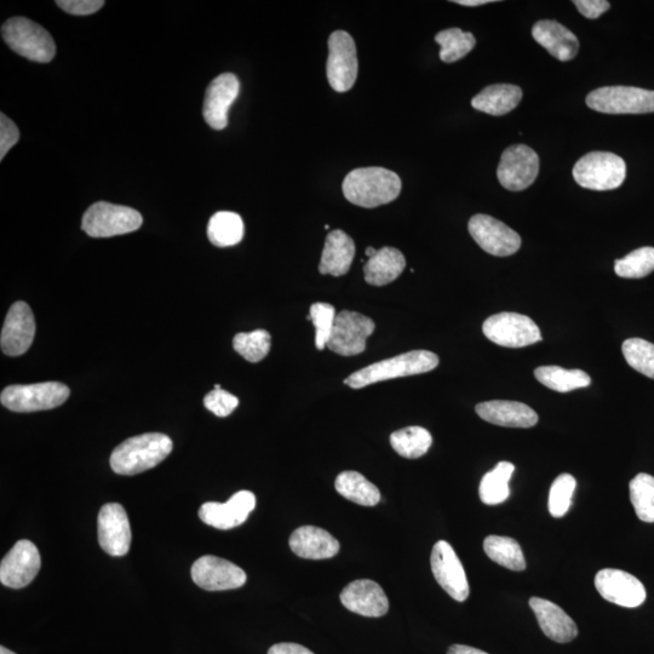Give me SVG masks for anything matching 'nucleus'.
I'll use <instances>...</instances> for the list:
<instances>
[{
	"instance_id": "obj_1",
	"label": "nucleus",
	"mask_w": 654,
	"mask_h": 654,
	"mask_svg": "<svg viewBox=\"0 0 654 654\" xmlns=\"http://www.w3.org/2000/svg\"><path fill=\"white\" fill-rule=\"evenodd\" d=\"M344 197L365 209L394 202L401 192V180L395 172L384 168L355 169L343 181Z\"/></svg>"
},
{
	"instance_id": "obj_2",
	"label": "nucleus",
	"mask_w": 654,
	"mask_h": 654,
	"mask_svg": "<svg viewBox=\"0 0 654 654\" xmlns=\"http://www.w3.org/2000/svg\"><path fill=\"white\" fill-rule=\"evenodd\" d=\"M172 451V440L162 433H147L125 440L111 456V468L119 475H136L157 467Z\"/></svg>"
},
{
	"instance_id": "obj_3",
	"label": "nucleus",
	"mask_w": 654,
	"mask_h": 654,
	"mask_svg": "<svg viewBox=\"0 0 654 654\" xmlns=\"http://www.w3.org/2000/svg\"><path fill=\"white\" fill-rule=\"evenodd\" d=\"M438 365V355L428 351H412L364 367L354 372L344 383L353 389H360L394 378L426 374Z\"/></svg>"
},
{
	"instance_id": "obj_4",
	"label": "nucleus",
	"mask_w": 654,
	"mask_h": 654,
	"mask_svg": "<svg viewBox=\"0 0 654 654\" xmlns=\"http://www.w3.org/2000/svg\"><path fill=\"white\" fill-rule=\"evenodd\" d=\"M2 36L10 49L28 60L48 63L56 55V45L51 34L25 17H13L5 22Z\"/></svg>"
},
{
	"instance_id": "obj_5",
	"label": "nucleus",
	"mask_w": 654,
	"mask_h": 654,
	"mask_svg": "<svg viewBox=\"0 0 654 654\" xmlns=\"http://www.w3.org/2000/svg\"><path fill=\"white\" fill-rule=\"evenodd\" d=\"M572 174L579 186L590 191H613L623 185L627 165L617 154L590 152L578 160Z\"/></svg>"
},
{
	"instance_id": "obj_6",
	"label": "nucleus",
	"mask_w": 654,
	"mask_h": 654,
	"mask_svg": "<svg viewBox=\"0 0 654 654\" xmlns=\"http://www.w3.org/2000/svg\"><path fill=\"white\" fill-rule=\"evenodd\" d=\"M70 394V388L59 382L15 384L3 390L0 401L10 411L36 412L65 404Z\"/></svg>"
},
{
	"instance_id": "obj_7",
	"label": "nucleus",
	"mask_w": 654,
	"mask_h": 654,
	"mask_svg": "<svg viewBox=\"0 0 654 654\" xmlns=\"http://www.w3.org/2000/svg\"><path fill=\"white\" fill-rule=\"evenodd\" d=\"M143 218L139 211L128 206L99 202L86 210L82 228L93 238H111L137 231Z\"/></svg>"
},
{
	"instance_id": "obj_8",
	"label": "nucleus",
	"mask_w": 654,
	"mask_h": 654,
	"mask_svg": "<svg viewBox=\"0 0 654 654\" xmlns=\"http://www.w3.org/2000/svg\"><path fill=\"white\" fill-rule=\"evenodd\" d=\"M587 105L604 114L653 113L654 91L634 86H604L587 96Z\"/></svg>"
},
{
	"instance_id": "obj_9",
	"label": "nucleus",
	"mask_w": 654,
	"mask_h": 654,
	"mask_svg": "<svg viewBox=\"0 0 654 654\" xmlns=\"http://www.w3.org/2000/svg\"><path fill=\"white\" fill-rule=\"evenodd\" d=\"M484 335L493 343L507 348H524L542 341L539 327L531 318L518 313L492 315L483 325Z\"/></svg>"
},
{
	"instance_id": "obj_10",
	"label": "nucleus",
	"mask_w": 654,
	"mask_h": 654,
	"mask_svg": "<svg viewBox=\"0 0 654 654\" xmlns=\"http://www.w3.org/2000/svg\"><path fill=\"white\" fill-rule=\"evenodd\" d=\"M359 63L357 47L351 34L336 31L329 38L326 73L336 93H347L357 82Z\"/></svg>"
},
{
	"instance_id": "obj_11",
	"label": "nucleus",
	"mask_w": 654,
	"mask_h": 654,
	"mask_svg": "<svg viewBox=\"0 0 654 654\" xmlns=\"http://www.w3.org/2000/svg\"><path fill=\"white\" fill-rule=\"evenodd\" d=\"M376 329L375 321L365 315L342 311L337 314L334 330L327 348L342 357H353L365 352L366 341Z\"/></svg>"
},
{
	"instance_id": "obj_12",
	"label": "nucleus",
	"mask_w": 654,
	"mask_h": 654,
	"mask_svg": "<svg viewBox=\"0 0 654 654\" xmlns=\"http://www.w3.org/2000/svg\"><path fill=\"white\" fill-rule=\"evenodd\" d=\"M538 172V154L525 145H514L503 152L497 177L508 191L521 192L535 183Z\"/></svg>"
},
{
	"instance_id": "obj_13",
	"label": "nucleus",
	"mask_w": 654,
	"mask_h": 654,
	"mask_svg": "<svg viewBox=\"0 0 654 654\" xmlns=\"http://www.w3.org/2000/svg\"><path fill=\"white\" fill-rule=\"evenodd\" d=\"M468 229L476 244L487 254L507 257L520 249V235L495 217L475 215L470 218Z\"/></svg>"
},
{
	"instance_id": "obj_14",
	"label": "nucleus",
	"mask_w": 654,
	"mask_h": 654,
	"mask_svg": "<svg viewBox=\"0 0 654 654\" xmlns=\"http://www.w3.org/2000/svg\"><path fill=\"white\" fill-rule=\"evenodd\" d=\"M430 565L436 582L453 600L468 599L470 588L466 571L450 543L439 541L434 545Z\"/></svg>"
},
{
	"instance_id": "obj_15",
	"label": "nucleus",
	"mask_w": 654,
	"mask_h": 654,
	"mask_svg": "<svg viewBox=\"0 0 654 654\" xmlns=\"http://www.w3.org/2000/svg\"><path fill=\"white\" fill-rule=\"evenodd\" d=\"M191 575L198 587L209 592L242 588L248 581V576L239 566L212 555L202 556L195 561Z\"/></svg>"
},
{
	"instance_id": "obj_16",
	"label": "nucleus",
	"mask_w": 654,
	"mask_h": 654,
	"mask_svg": "<svg viewBox=\"0 0 654 654\" xmlns=\"http://www.w3.org/2000/svg\"><path fill=\"white\" fill-rule=\"evenodd\" d=\"M42 566L39 550L31 541L17 542L0 565V582L5 587L21 589L27 587Z\"/></svg>"
},
{
	"instance_id": "obj_17",
	"label": "nucleus",
	"mask_w": 654,
	"mask_h": 654,
	"mask_svg": "<svg viewBox=\"0 0 654 654\" xmlns=\"http://www.w3.org/2000/svg\"><path fill=\"white\" fill-rule=\"evenodd\" d=\"M595 588L606 601L622 607H639L646 600L644 584L622 570L599 571L595 576Z\"/></svg>"
},
{
	"instance_id": "obj_18",
	"label": "nucleus",
	"mask_w": 654,
	"mask_h": 654,
	"mask_svg": "<svg viewBox=\"0 0 654 654\" xmlns=\"http://www.w3.org/2000/svg\"><path fill=\"white\" fill-rule=\"evenodd\" d=\"M99 543L105 552L112 556H124L131 547L130 521L126 510L119 503H107L103 506L97 519Z\"/></svg>"
},
{
	"instance_id": "obj_19",
	"label": "nucleus",
	"mask_w": 654,
	"mask_h": 654,
	"mask_svg": "<svg viewBox=\"0 0 654 654\" xmlns=\"http://www.w3.org/2000/svg\"><path fill=\"white\" fill-rule=\"evenodd\" d=\"M256 507V496L251 491H239L226 503L206 502L199 509V518L217 530H232L243 525Z\"/></svg>"
},
{
	"instance_id": "obj_20",
	"label": "nucleus",
	"mask_w": 654,
	"mask_h": 654,
	"mask_svg": "<svg viewBox=\"0 0 654 654\" xmlns=\"http://www.w3.org/2000/svg\"><path fill=\"white\" fill-rule=\"evenodd\" d=\"M36 335V321L32 309L25 302L11 306L0 337V346L9 357H20L32 346Z\"/></svg>"
},
{
	"instance_id": "obj_21",
	"label": "nucleus",
	"mask_w": 654,
	"mask_h": 654,
	"mask_svg": "<svg viewBox=\"0 0 654 654\" xmlns=\"http://www.w3.org/2000/svg\"><path fill=\"white\" fill-rule=\"evenodd\" d=\"M240 83L233 73H223L206 89L203 114L206 124L214 130H223L228 125L229 108L238 99Z\"/></svg>"
},
{
	"instance_id": "obj_22",
	"label": "nucleus",
	"mask_w": 654,
	"mask_h": 654,
	"mask_svg": "<svg viewBox=\"0 0 654 654\" xmlns=\"http://www.w3.org/2000/svg\"><path fill=\"white\" fill-rule=\"evenodd\" d=\"M341 602L357 615L378 618L387 615L389 601L381 585L370 579H358L342 590Z\"/></svg>"
},
{
	"instance_id": "obj_23",
	"label": "nucleus",
	"mask_w": 654,
	"mask_h": 654,
	"mask_svg": "<svg viewBox=\"0 0 654 654\" xmlns=\"http://www.w3.org/2000/svg\"><path fill=\"white\" fill-rule=\"evenodd\" d=\"M476 413L484 421L495 426L508 428H532L538 422L535 411L518 401L493 400L480 403L475 407Z\"/></svg>"
},
{
	"instance_id": "obj_24",
	"label": "nucleus",
	"mask_w": 654,
	"mask_h": 654,
	"mask_svg": "<svg viewBox=\"0 0 654 654\" xmlns=\"http://www.w3.org/2000/svg\"><path fill=\"white\" fill-rule=\"evenodd\" d=\"M530 606L539 627L550 640L566 644L577 638V624L560 606L541 598H531Z\"/></svg>"
},
{
	"instance_id": "obj_25",
	"label": "nucleus",
	"mask_w": 654,
	"mask_h": 654,
	"mask_svg": "<svg viewBox=\"0 0 654 654\" xmlns=\"http://www.w3.org/2000/svg\"><path fill=\"white\" fill-rule=\"evenodd\" d=\"M290 548L300 558L325 560L340 552V543L329 532L317 526H302L292 533Z\"/></svg>"
},
{
	"instance_id": "obj_26",
	"label": "nucleus",
	"mask_w": 654,
	"mask_h": 654,
	"mask_svg": "<svg viewBox=\"0 0 654 654\" xmlns=\"http://www.w3.org/2000/svg\"><path fill=\"white\" fill-rule=\"evenodd\" d=\"M532 37L559 61H571L578 54V38L569 28L559 24V22L552 20L537 22L532 28Z\"/></svg>"
},
{
	"instance_id": "obj_27",
	"label": "nucleus",
	"mask_w": 654,
	"mask_h": 654,
	"mask_svg": "<svg viewBox=\"0 0 654 654\" xmlns=\"http://www.w3.org/2000/svg\"><path fill=\"white\" fill-rule=\"evenodd\" d=\"M355 256V244L347 233L336 229L327 235L319 265L321 274L342 277L351 269Z\"/></svg>"
},
{
	"instance_id": "obj_28",
	"label": "nucleus",
	"mask_w": 654,
	"mask_h": 654,
	"mask_svg": "<svg viewBox=\"0 0 654 654\" xmlns=\"http://www.w3.org/2000/svg\"><path fill=\"white\" fill-rule=\"evenodd\" d=\"M522 96L524 94L518 85L495 84L481 90L472 100V106L476 111L499 117L518 107Z\"/></svg>"
},
{
	"instance_id": "obj_29",
	"label": "nucleus",
	"mask_w": 654,
	"mask_h": 654,
	"mask_svg": "<svg viewBox=\"0 0 654 654\" xmlns=\"http://www.w3.org/2000/svg\"><path fill=\"white\" fill-rule=\"evenodd\" d=\"M406 267L405 256L395 248H382L365 263L367 284L384 286L397 280Z\"/></svg>"
},
{
	"instance_id": "obj_30",
	"label": "nucleus",
	"mask_w": 654,
	"mask_h": 654,
	"mask_svg": "<svg viewBox=\"0 0 654 654\" xmlns=\"http://www.w3.org/2000/svg\"><path fill=\"white\" fill-rule=\"evenodd\" d=\"M336 491L359 506L374 507L381 501V492L358 472H343L335 481Z\"/></svg>"
},
{
	"instance_id": "obj_31",
	"label": "nucleus",
	"mask_w": 654,
	"mask_h": 654,
	"mask_svg": "<svg viewBox=\"0 0 654 654\" xmlns=\"http://www.w3.org/2000/svg\"><path fill=\"white\" fill-rule=\"evenodd\" d=\"M208 237L217 248H231L242 242L244 222L235 212L220 211L210 218Z\"/></svg>"
},
{
	"instance_id": "obj_32",
	"label": "nucleus",
	"mask_w": 654,
	"mask_h": 654,
	"mask_svg": "<svg viewBox=\"0 0 654 654\" xmlns=\"http://www.w3.org/2000/svg\"><path fill=\"white\" fill-rule=\"evenodd\" d=\"M535 376L543 386L558 393L587 388L592 378L582 370H566L560 366H542L535 370Z\"/></svg>"
},
{
	"instance_id": "obj_33",
	"label": "nucleus",
	"mask_w": 654,
	"mask_h": 654,
	"mask_svg": "<svg viewBox=\"0 0 654 654\" xmlns=\"http://www.w3.org/2000/svg\"><path fill=\"white\" fill-rule=\"evenodd\" d=\"M515 467L510 462H499L495 469L485 474L479 487L481 501L487 506H496L506 502L510 496L509 481L512 479Z\"/></svg>"
},
{
	"instance_id": "obj_34",
	"label": "nucleus",
	"mask_w": 654,
	"mask_h": 654,
	"mask_svg": "<svg viewBox=\"0 0 654 654\" xmlns=\"http://www.w3.org/2000/svg\"><path fill=\"white\" fill-rule=\"evenodd\" d=\"M484 550L492 561L510 571L520 572L526 569L524 553L520 544L513 538L489 536L484 541Z\"/></svg>"
},
{
	"instance_id": "obj_35",
	"label": "nucleus",
	"mask_w": 654,
	"mask_h": 654,
	"mask_svg": "<svg viewBox=\"0 0 654 654\" xmlns=\"http://www.w3.org/2000/svg\"><path fill=\"white\" fill-rule=\"evenodd\" d=\"M432 444V435L422 427H407L390 435V445L395 452L409 460L426 455Z\"/></svg>"
},
{
	"instance_id": "obj_36",
	"label": "nucleus",
	"mask_w": 654,
	"mask_h": 654,
	"mask_svg": "<svg viewBox=\"0 0 654 654\" xmlns=\"http://www.w3.org/2000/svg\"><path fill=\"white\" fill-rule=\"evenodd\" d=\"M440 45V60L445 63L460 61L475 48L476 39L472 33L463 32L461 28H450L435 36Z\"/></svg>"
},
{
	"instance_id": "obj_37",
	"label": "nucleus",
	"mask_w": 654,
	"mask_h": 654,
	"mask_svg": "<svg viewBox=\"0 0 654 654\" xmlns=\"http://www.w3.org/2000/svg\"><path fill=\"white\" fill-rule=\"evenodd\" d=\"M630 501L641 521L654 522V476L640 473L629 484Z\"/></svg>"
},
{
	"instance_id": "obj_38",
	"label": "nucleus",
	"mask_w": 654,
	"mask_h": 654,
	"mask_svg": "<svg viewBox=\"0 0 654 654\" xmlns=\"http://www.w3.org/2000/svg\"><path fill=\"white\" fill-rule=\"evenodd\" d=\"M235 352L250 363H260L271 351V335L266 330L242 332L233 340Z\"/></svg>"
},
{
	"instance_id": "obj_39",
	"label": "nucleus",
	"mask_w": 654,
	"mask_h": 654,
	"mask_svg": "<svg viewBox=\"0 0 654 654\" xmlns=\"http://www.w3.org/2000/svg\"><path fill=\"white\" fill-rule=\"evenodd\" d=\"M654 271V248L645 246L615 262V272L625 279H641Z\"/></svg>"
},
{
	"instance_id": "obj_40",
	"label": "nucleus",
	"mask_w": 654,
	"mask_h": 654,
	"mask_svg": "<svg viewBox=\"0 0 654 654\" xmlns=\"http://www.w3.org/2000/svg\"><path fill=\"white\" fill-rule=\"evenodd\" d=\"M625 360L630 367L654 380V344L641 338H629L622 346Z\"/></svg>"
},
{
	"instance_id": "obj_41",
	"label": "nucleus",
	"mask_w": 654,
	"mask_h": 654,
	"mask_svg": "<svg viewBox=\"0 0 654 654\" xmlns=\"http://www.w3.org/2000/svg\"><path fill=\"white\" fill-rule=\"evenodd\" d=\"M576 485L571 474H561L555 479L549 492V512L554 518H562L569 512Z\"/></svg>"
},
{
	"instance_id": "obj_42",
	"label": "nucleus",
	"mask_w": 654,
	"mask_h": 654,
	"mask_svg": "<svg viewBox=\"0 0 654 654\" xmlns=\"http://www.w3.org/2000/svg\"><path fill=\"white\" fill-rule=\"evenodd\" d=\"M335 307L329 303H314L309 312L308 320H311L315 327V346L323 351L330 341L332 330L336 320Z\"/></svg>"
},
{
	"instance_id": "obj_43",
	"label": "nucleus",
	"mask_w": 654,
	"mask_h": 654,
	"mask_svg": "<svg viewBox=\"0 0 654 654\" xmlns=\"http://www.w3.org/2000/svg\"><path fill=\"white\" fill-rule=\"evenodd\" d=\"M206 409L218 417H227L237 409L239 399L223 389H214L204 398Z\"/></svg>"
},
{
	"instance_id": "obj_44",
	"label": "nucleus",
	"mask_w": 654,
	"mask_h": 654,
	"mask_svg": "<svg viewBox=\"0 0 654 654\" xmlns=\"http://www.w3.org/2000/svg\"><path fill=\"white\" fill-rule=\"evenodd\" d=\"M19 139L20 131L13 120L4 113L0 114V159L3 160L7 156Z\"/></svg>"
},
{
	"instance_id": "obj_45",
	"label": "nucleus",
	"mask_w": 654,
	"mask_h": 654,
	"mask_svg": "<svg viewBox=\"0 0 654 654\" xmlns=\"http://www.w3.org/2000/svg\"><path fill=\"white\" fill-rule=\"evenodd\" d=\"M56 4L68 14L86 16L97 13L105 5V2L103 0H57Z\"/></svg>"
},
{
	"instance_id": "obj_46",
	"label": "nucleus",
	"mask_w": 654,
	"mask_h": 654,
	"mask_svg": "<svg viewBox=\"0 0 654 654\" xmlns=\"http://www.w3.org/2000/svg\"><path fill=\"white\" fill-rule=\"evenodd\" d=\"M573 4L576 5L579 13L590 20L598 19L611 8V4L606 0H575Z\"/></svg>"
},
{
	"instance_id": "obj_47",
	"label": "nucleus",
	"mask_w": 654,
	"mask_h": 654,
	"mask_svg": "<svg viewBox=\"0 0 654 654\" xmlns=\"http://www.w3.org/2000/svg\"><path fill=\"white\" fill-rule=\"evenodd\" d=\"M268 654H314L308 648L298 645L291 644V642H283V644H277L269 648Z\"/></svg>"
},
{
	"instance_id": "obj_48",
	"label": "nucleus",
	"mask_w": 654,
	"mask_h": 654,
	"mask_svg": "<svg viewBox=\"0 0 654 654\" xmlns=\"http://www.w3.org/2000/svg\"><path fill=\"white\" fill-rule=\"evenodd\" d=\"M447 654H489V653L478 650V648H474L466 645H453L449 648Z\"/></svg>"
},
{
	"instance_id": "obj_49",
	"label": "nucleus",
	"mask_w": 654,
	"mask_h": 654,
	"mask_svg": "<svg viewBox=\"0 0 654 654\" xmlns=\"http://www.w3.org/2000/svg\"><path fill=\"white\" fill-rule=\"evenodd\" d=\"M453 3L463 5V7H480V5L492 3V0H455Z\"/></svg>"
},
{
	"instance_id": "obj_50",
	"label": "nucleus",
	"mask_w": 654,
	"mask_h": 654,
	"mask_svg": "<svg viewBox=\"0 0 654 654\" xmlns=\"http://www.w3.org/2000/svg\"><path fill=\"white\" fill-rule=\"evenodd\" d=\"M377 251L378 250H376L375 248H371V246H369V248L366 249L365 254H366L367 257L370 258L372 256H375L377 254Z\"/></svg>"
},
{
	"instance_id": "obj_51",
	"label": "nucleus",
	"mask_w": 654,
	"mask_h": 654,
	"mask_svg": "<svg viewBox=\"0 0 654 654\" xmlns=\"http://www.w3.org/2000/svg\"><path fill=\"white\" fill-rule=\"evenodd\" d=\"M0 654H16L14 652H11L8 650V648H5L4 646L0 647Z\"/></svg>"
},
{
	"instance_id": "obj_52",
	"label": "nucleus",
	"mask_w": 654,
	"mask_h": 654,
	"mask_svg": "<svg viewBox=\"0 0 654 654\" xmlns=\"http://www.w3.org/2000/svg\"><path fill=\"white\" fill-rule=\"evenodd\" d=\"M215 389H222L220 384H216Z\"/></svg>"
}]
</instances>
